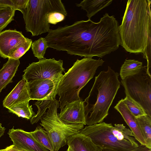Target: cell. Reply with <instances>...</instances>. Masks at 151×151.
Wrapping results in <instances>:
<instances>
[{
    "label": "cell",
    "mask_w": 151,
    "mask_h": 151,
    "mask_svg": "<svg viewBox=\"0 0 151 151\" xmlns=\"http://www.w3.org/2000/svg\"><path fill=\"white\" fill-rule=\"evenodd\" d=\"M119 24L114 15L106 13L100 21H78L71 40L78 56L103 58L116 50L121 45Z\"/></svg>",
    "instance_id": "6da1fadb"
},
{
    "label": "cell",
    "mask_w": 151,
    "mask_h": 151,
    "mask_svg": "<svg viewBox=\"0 0 151 151\" xmlns=\"http://www.w3.org/2000/svg\"><path fill=\"white\" fill-rule=\"evenodd\" d=\"M151 0H129L119 26L121 45L131 53H143L151 35Z\"/></svg>",
    "instance_id": "7a4b0ae2"
},
{
    "label": "cell",
    "mask_w": 151,
    "mask_h": 151,
    "mask_svg": "<svg viewBox=\"0 0 151 151\" xmlns=\"http://www.w3.org/2000/svg\"><path fill=\"white\" fill-rule=\"evenodd\" d=\"M119 73L108 66L107 71H101L95 77L88 96L84 103L86 125L90 126L103 122L120 87Z\"/></svg>",
    "instance_id": "3957f363"
},
{
    "label": "cell",
    "mask_w": 151,
    "mask_h": 151,
    "mask_svg": "<svg viewBox=\"0 0 151 151\" xmlns=\"http://www.w3.org/2000/svg\"><path fill=\"white\" fill-rule=\"evenodd\" d=\"M104 62L102 59L90 57L77 59L62 76L56 89L60 109L68 103L81 99L79 96L80 91L93 78L98 68Z\"/></svg>",
    "instance_id": "277c9868"
},
{
    "label": "cell",
    "mask_w": 151,
    "mask_h": 151,
    "mask_svg": "<svg viewBox=\"0 0 151 151\" xmlns=\"http://www.w3.org/2000/svg\"><path fill=\"white\" fill-rule=\"evenodd\" d=\"M78 133L89 137L102 150L126 151L139 146L130 129L122 124L113 126L102 122L86 126Z\"/></svg>",
    "instance_id": "5b68a950"
},
{
    "label": "cell",
    "mask_w": 151,
    "mask_h": 151,
    "mask_svg": "<svg viewBox=\"0 0 151 151\" xmlns=\"http://www.w3.org/2000/svg\"><path fill=\"white\" fill-rule=\"evenodd\" d=\"M55 12L67 16L61 0H29L22 14L27 32H31L32 36L48 32L50 29L48 17L50 14Z\"/></svg>",
    "instance_id": "8992f818"
},
{
    "label": "cell",
    "mask_w": 151,
    "mask_h": 151,
    "mask_svg": "<svg viewBox=\"0 0 151 151\" xmlns=\"http://www.w3.org/2000/svg\"><path fill=\"white\" fill-rule=\"evenodd\" d=\"M59 102L56 99L52 101L40 119V124L47 134L54 151H58L67 144L70 137L84 128L83 125L65 124L60 120L57 113Z\"/></svg>",
    "instance_id": "52a82bcc"
},
{
    "label": "cell",
    "mask_w": 151,
    "mask_h": 151,
    "mask_svg": "<svg viewBox=\"0 0 151 151\" xmlns=\"http://www.w3.org/2000/svg\"><path fill=\"white\" fill-rule=\"evenodd\" d=\"M126 96L140 106L146 114L151 117V76L146 66L138 73L121 80Z\"/></svg>",
    "instance_id": "ba28073f"
},
{
    "label": "cell",
    "mask_w": 151,
    "mask_h": 151,
    "mask_svg": "<svg viewBox=\"0 0 151 151\" xmlns=\"http://www.w3.org/2000/svg\"><path fill=\"white\" fill-rule=\"evenodd\" d=\"M63 61L55 60L54 58H44L37 62H33L23 71V79L27 83L41 79L52 81L56 88L65 69Z\"/></svg>",
    "instance_id": "9c48e42d"
},
{
    "label": "cell",
    "mask_w": 151,
    "mask_h": 151,
    "mask_svg": "<svg viewBox=\"0 0 151 151\" xmlns=\"http://www.w3.org/2000/svg\"><path fill=\"white\" fill-rule=\"evenodd\" d=\"M58 115L65 124L86 125L85 103L81 99L66 104Z\"/></svg>",
    "instance_id": "30bf717a"
},
{
    "label": "cell",
    "mask_w": 151,
    "mask_h": 151,
    "mask_svg": "<svg viewBox=\"0 0 151 151\" xmlns=\"http://www.w3.org/2000/svg\"><path fill=\"white\" fill-rule=\"evenodd\" d=\"M31 100L37 101L50 99L56 100V87L53 82L48 79H41L27 83Z\"/></svg>",
    "instance_id": "8fae6325"
},
{
    "label": "cell",
    "mask_w": 151,
    "mask_h": 151,
    "mask_svg": "<svg viewBox=\"0 0 151 151\" xmlns=\"http://www.w3.org/2000/svg\"><path fill=\"white\" fill-rule=\"evenodd\" d=\"M13 144L16 148L26 151H50L40 145L32 137L29 132L14 127L7 133Z\"/></svg>",
    "instance_id": "7c38bea8"
},
{
    "label": "cell",
    "mask_w": 151,
    "mask_h": 151,
    "mask_svg": "<svg viewBox=\"0 0 151 151\" xmlns=\"http://www.w3.org/2000/svg\"><path fill=\"white\" fill-rule=\"evenodd\" d=\"M28 39L22 32L16 29L6 30L0 32V56L4 59L8 58L13 50Z\"/></svg>",
    "instance_id": "4fadbf2b"
},
{
    "label": "cell",
    "mask_w": 151,
    "mask_h": 151,
    "mask_svg": "<svg viewBox=\"0 0 151 151\" xmlns=\"http://www.w3.org/2000/svg\"><path fill=\"white\" fill-rule=\"evenodd\" d=\"M30 100L27 83L22 79L6 97L3 101V105L9 109L18 104Z\"/></svg>",
    "instance_id": "5bb4252c"
},
{
    "label": "cell",
    "mask_w": 151,
    "mask_h": 151,
    "mask_svg": "<svg viewBox=\"0 0 151 151\" xmlns=\"http://www.w3.org/2000/svg\"><path fill=\"white\" fill-rule=\"evenodd\" d=\"M114 108L121 114L130 128L135 139L140 145L146 146L145 141L141 132L136 117L128 109L122 99L118 102Z\"/></svg>",
    "instance_id": "9a60e30c"
},
{
    "label": "cell",
    "mask_w": 151,
    "mask_h": 151,
    "mask_svg": "<svg viewBox=\"0 0 151 151\" xmlns=\"http://www.w3.org/2000/svg\"><path fill=\"white\" fill-rule=\"evenodd\" d=\"M67 144L74 151H102L89 137L79 133L70 137Z\"/></svg>",
    "instance_id": "2e32d148"
},
{
    "label": "cell",
    "mask_w": 151,
    "mask_h": 151,
    "mask_svg": "<svg viewBox=\"0 0 151 151\" xmlns=\"http://www.w3.org/2000/svg\"><path fill=\"white\" fill-rule=\"evenodd\" d=\"M20 64L19 59L9 58L7 62L4 64L0 70V93L7 85L12 82Z\"/></svg>",
    "instance_id": "e0dca14e"
},
{
    "label": "cell",
    "mask_w": 151,
    "mask_h": 151,
    "mask_svg": "<svg viewBox=\"0 0 151 151\" xmlns=\"http://www.w3.org/2000/svg\"><path fill=\"white\" fill-rule=\"evenodd\" d=\"M112 0H84L76 6L86 11L88 19L102 9L111 4Z\"/></svg>",
    "instance_id": "ac0fdd59"
},
{
    "label": "cell",
    "mask_w": 151,
    "mask_h": 151,
    "mask_svg": "<svg viewBox=\"0 0 151 151\" xmlns=\"http://www.w3.org/2000/svg\"><path fill=\"white\" fill-rule=\"evenodd\" d=\"M142 63L132 59H125L122 65L120 71L122 80L138 73L143 68Z\"/></svg>",
    "instance_id": "d6986e66"
},
{
    "label": "cell",
    "mask_w": 151,
    "mask_h": 151,
    "mask_svg": "<svg viewBox=\"0 0 151 151\" xmlns=\"http://www.w3.org/2000/svg\"><path fill=\"white\" fill-rule=\"evenodd\" d=\"M135 117L141 132L145 141L146 147L151 149V117L145 114Z\"/></svg>",
    "instance_id": "ffe728a7"
},
{
    "label": "cell",
    "mask_w": 151,
    "mask_h": 151,
    "mask_svg": "<svg viewBox=\"0 0 151 151\" xmlns=\"http://www.w3.org/2000/svg\"><path fill=\"white\" fill-rule=\"evenodd\" d=\"M29 101H27L18 104L9 109V111L17 115L19 117L30 119L36 114L33 110L32 105L30 106Z\"/></svg>",
    "instance_id": "44dd1931"
},
{
    "label": "cell",
    "mask_w": 151,
    "mask_h": 151,
    "mask_svg": "<svg viewBox=\"0 0 151 151\" xmlns=\"http://www.w3.org/2000/svg\"><path fill=\"white\" fill-rule=\"evenodd\" d=\"M29 133L40 145L50 151H54L51 142L46 131L40 126H37L34 131Z\"/></svg>",
    "instance_id": "7402d4cb"
},
{
    "label": "cell",
    "mask_w": 151,
    "mask_h": 151,
    "mask_svg": "<svg viewBox=\"0 0 151 151\" xmlns=\"http://www.w3.org/2000/svg\"><path fill=\"white\" fill-rule=\"evenodd\" d=\"M31 47L34 55L39 60L44 58L46 50L49 47L45 39L42 37L32 42Z\"/></svg>",
    "instance_id": "603a6c76"
},
{
    "label": "cell",
    "mask_w": 151,
    "mask_h": 151,
    "mask_svg": "<svg viewBox=\"0 0 151 151\" xmlns=\"http://www.w3.org/2000/svg\"><path fill=\"white\" fill-rule=\"evenodd\" d=\"M15 11L10 7H0V32L14 20Z\"/></svg>",
    "instance_id": "cb8c5ba5"
},
{
    "label": "cell",
    "mask_w": 151,
    "mask_h": 151,
    "mask_svg": "<svg viewBox=\"0 0 151 151\" xmlns=\"http://www.w3.org/2000/svg\"><path fill=\"white\" fill-rule=\"evenodd\" d=\"M32 40L28 38L16 46L9 54V58L15 60L19 59L30 48L31 46Z\"/></svg>",
    "instance_id": "d4e9b609"
},
{
    "label": "cell",
    "mask_w": 151,
    "mask_h": 151,
    "mask_svg": "<svg viewBox=\"0 0 151 151\" xmlns=\"http://www.w3.org/2000/svg\"><path fill=\"white\" fill-rule=\"evenodd\" d=\"M122 100L128 109L135 117L146 114L142 107L128 96Z\"/></svg>",
    "instance_id": "484cf974"
},
{
    "label": "cell",
    "mask_w": 151,
    "mask_h": 151,
    "mask_svg": "<svg viewBox=\"0 0 151 151\" xmlns=\"http://www.w3.org/2000/svg\"><path fill=\"white\" fill-rule=\"evenodd\" d=\"M66 16L63 14L57 12L50 14L48 17V22L49 24H56L58 22L64 20Z\"/></svg>",
    "instance_id": "4316f807"
},
{
    "label": "cell",
    "mask_w": 151,
    "mask_h": 151,
    "mask_svg": "<svg viewBox=\"0 0 151 151\" xmlns=\"http://www.w3.org/2000/svg\"><path fill=\"white\" fill-rule=\"evenodd\" d=\"M14 9L20 11L23 14L25 9L29 0H12Z\"/></svg>",
    "instance_id": "83f0119b"
},
{
    "label": "cell",
    "mask_w": 151,
    "mask_h": 151,
    "mask_svg": "<svg viewBox=\"0 0 151 151\" xmlns=\"http://www.w3.org/2000/svg\"><path fill=\"white\" fill-rule=\"evenodd\" d=\"M10 7L14 9L12 0H0V7Z\"/></svg>",
    "instance_id": "f1b7e54d"
},
{
    "label": "cell",
    "mask_w": 151,
    "mask_h": 151,
    "mask_svg": "<svg viewBox=\"0 0 151 151\" xmlns=\"http://www.w3.org/2000/svg\"><path fill=\"white\" fill-rule=\"evenodd\" d=\"M102 151H115L108 150L103 149ZM126 151H151V149H149L146 146L142 145H141L133 149L130 150Z\"/></svg>",
    "instance_id": "f546056e"
},
{
    "label": "cell",
    "mask_w": 151,
    "mask_h": 151,
    "mask_svg": "<svg viewBox=\"0 0 151 151\" xmlns=\"http://www.w3.org/2000/svg\"><path fill=\"white\" fill-rule=\"evenodd\" d=\"M5 149L4 151H26L16 148L13 145L7 147Z\"/></svg>",
    "instance_id": "4dcf8cb0"
},
{
    "label": "cell",
    "mask_w": 151,
    "mask_h": 151,
    "mask_svg": "<svg viewBox=\"0 0 151 151\" xmlns=\"http://www.w3.org/2000/svg\"><path fill=\"white\" fill-rule=\"evenodd\" d=\"M5 129L4 127L2 126L1 124L0 123V138L4 134Z\"/></svg>",
    "instance_id": "1f68e13d"
},
{
    "label": "cell",
    "mask_w": 151,
    "mask_h": 151,
    "mask_svg": "<svg viewBox=\"0 0 151 151\" xmlns=\"http://www.w3.org/2000/svg\"><path fill=\"white\" fill-rule=\"evenodd\" d=\"M66 151H74L72 149L70 146H68V148Z\"/></svg>",
    "instance_id": "d6a6232c"
},
{
    "label": "cell",
    "mask_w": 151,
    "mask_h": 151,
    "mask_svg": "<svg viewBox=\"0 0 151 151\" xmlns=\"http://www.w3.org/2000/svg\"><path fill=\"white\" fill-rule=\"evenodd\" d=\"M5 150V149H3L0 150V151H4Z\"/></svg>",
    "instance_id": "836d02e7"
}]
</instances>
